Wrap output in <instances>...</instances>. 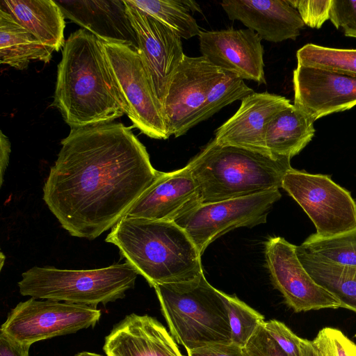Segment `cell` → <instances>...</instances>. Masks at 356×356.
<instances>
[{"label": "cell", "mask_w": 356, "mask_h": 356, "mask_svg": "<svg viewBox=\"0 0 356 356\" xmlns=\"http://www.w3.org/2000/svg\"><path fill=\"white\" fill-rule=\"evenodd\" d=\"M43 186V200L72 236L92 240L112 228L159 171L130 127L71 129Z\"/></svg>", "instance_id": "obj_1"}, {"label": "cell", "mask_w": 356, "mask_h": 356, "mask_svg": "<svg viewBox=\"0 0 356 356\" xmlns=\"http://www.w3.org/2000/svg\"><path fill=\"white\" fill-rule=\"evenodd\" d=\"M53 104L71 129L113 122L126 114L103 42L86 29L65 41Z\"/></svg>", "instance_id": "obj_2"}, {"label": "cell", "mask_w": 356, "mask_h": 356, "mask_svg": "<svg viewBox=\"0 0 356 356\" xmlns=\"http://www.w3.org/2000/svg\"><path fill=\"white\" fill-rule=\"evenodd\" d=\"M121 254L149 283H179L204 273L201 255L174 221L123 216L107 235Z\"/></svg>", "instance_id": "obj_3"}, {"label": "cell", "mask_w": 356, "mask_h": 356, "mask_svg": "<svg viewBox=\"0 0 356 356\" xmlns=\"http://www.w3.org/2000/svg\"><path fill=\"white\" fill-rule=\"evenodd\" d=\"M290 161L212 139L188 164L201 203H211L280 189Z\"/></svg>", "instance_id": "obj_4"}, {"label": "cell", "mask_w": 356, "mask_h": 356, "mask_svg": "<svg viewBox=\"0 0 356 356\" xmlns=\"http://www.w3.org/2000/svg\"><path fill=\"white\" fill-rule=\"evenodd\" d=\"M154 288L171 335L187 351L232 343L222 291L209 283L204 273L191 281Z\"/></svg>", "instance_id": "obj_5"}, {"label": "cell", "mask_w": 356, "mask_h": 356, "mask_svg": "<svg viewBox=\"0 0 356 356\" xmlns=\"http://www.w3.org/2000/svg\"><path fill=\"white\" fill-rule=\"evenodd\" d=\"M138 275L127 261L91 270L33 266L22 274L18 287L24 296L96 307L123 298Z\"/></svg>", "instance_id": "obj_6"}, {"label": "cell", "mask_w": 356, "mask_h": 356, "mask_svg": "<svg viewBox=\"0 0 356 356\" xmlns=\"http://www.w3.org/2000/svg\"><path fill=\"white\" fill-rule=\"evenodd\" d=\"M110 69L134 127L154 139H168L162 104L139 53L120 43L103 42Z\"/></svg>", "instance_id": "obj_7"}, {"label": "cell", "mask_w": 356, "mask_h": 356, "mask_svg": "<svg viewBox=\"0 0 356 356\" xmlns=\"http://www.w3.org/2000/svg\"><path fill=\"white\" fill-rule=\"evenodd\" d=\"M282 188L307 214L317 235L330 237L356 228V202L330 175L291 168L284 176Z\"/></svg>", "instance_id": "obj_8"}, {"label": "cell", "mask_w": 356, "mask_h": 356, "mask_svg": "<svg viewBox=\"0 0 356 356\" xmlns=\"http://www.w3.org/2000/svg\"><path fill=\"white\" fill-rule=\"evenodd\" d=\"M279 189L216 202L200 203L175 220L202 255L209 244L238 227L266 222L273 205L281 198Z\"/></svg>", "instance_id": "obj_9"}, {"label": "cell", "mask_w": 356, "mask_h": 356, "mask_svg": "<svg viewBox=\"0 0 356 356\" xmlns=\"http://www.w3.org/2000/svg\"><path fill=\"white\" fill-rule=\"evenodd\" d=\"M100 317L101 311L96 307L31 298L10 312L0 330L31 346L39 341L93 327Z\"/></svg>", "instance_id": "obj_10"}, {"label": "cell", "mask_w": 356, "mask_h": 356, "mask_svg": "<svg viewBox=\"0 0 356 356\" xmlns=\"http://www.w3.org/2000/svg\"><path fill=\"white\" fill-rule=\"evenodd\" d=\"M224 73L202 56H184L161 101L170 136H181L200 123L207 95Z\"/></svg>", "instance_id": "obj_11"}, {"label": "cell", "mask_w": 356, "mask_h": 356, "mask_svg": "<svg viewBox=\"0 0 356 356\" xmlns=\"http://www.w3.org/2000/svg\"><path fill=\"white\" fill-rule=\"evenodd\" d=\"M294 245L284 238H269L265 243L267 268L275 287L295 312L338 309L339 301L318 284L300 261Z\"/></svg>", "instance_id": "obj_12"}, {"label": "cell", "mask_w": 356, "mask_h": 356, "mask_svg": "<svg viewBox=\"0 0 356 356\" xmlns=\"http://www.w3.org/2000/svg\"><path fill=\"white\" fill-rule=\"evenodd\" d=\"M124 1L136 35L138 52L161 102L175 70L185 56L181 38L129 0Z\"/></svg>", "instance_id": "obj_13"}, {"label": "cell", "mask_w": 356, "mask_h": 356, "mask_svg": "<svg viewBox=\"0 0 356 356\" xmlns=\"http://www.w3.org/2000/svg\"><path fill=\"white\" fill-rule=\"evenodd\" d=\"M293 84V105L314 121L356 106V77L298 65Z\"/></svg>", "instance_id": "obj_14"}, {"label": "cell", "mask_w": 356, "mask_h": 356, "mask_svg": "<svg viewBox=\"0 0 356 356\" xmlns=\"http://www.w3.org/2000/svg\"><path fill=\"white\" fill-rule=\"evenodd\" d=\"M202 56L215 66L243 79L266 83L261 38L249 29L200 31Z\"/></svg>", "instance_id": "obj_15"}, {"label": "cell", "mask_w": 356, "mask_h": 356, "mask_svg": "<svg viewBox=\"0 0 356 356\" xmlns=\"http://www.w3.org/2000/svg\"><path fill=\"white\" fill-rule=\"evenodd\" d=\"M200 203L198 185L187 164L172 172L159 171L153 183L136 200L124 216L175 221Z\"/></svg>", "instance_id": "obj_16"}, {"label": "cell", "mask_w": 356, "mask_h": 356, "mask_svg": "<svg viewBox=\"0 0 356 356\" xmlns=\"http://www.w3.org/2000/svg\"><path fill=\"white\" fill-rule=\"evenodd\" d=\"M290 104L284 97L254 92L242 99L236 112L216 130L213 140L220 145L270 154L266 146L268 124Z\"/></svg>", "instance_id": "obj_17"}, {"label": "cell", "mask_w": 356, "mask_h": 356, "mask_svg": "<svg viewBox=\"0 0 356 356\" xmlns=\"http://www.w3.org/2000/svg\"><path fill=\"white\" fill-rule=\"evenodd\" d=\"M220 5L229 19L240 21L268 42L296 40L305 26L288 0H224Z\"/></svg>", "instance_id": "obj_18"}, {"label": "cell", "mask_w": 356, "mask_h": 356, "mask_svg": "<svg viewBox=\"0 0 356 356\" xmlns=\"http://www.w3.org/2000/svg\"><path fill=\"white\" fill-rule=\"evenodd\" d=\"M106 356H183L175 339L156 319L131 314L106 337Z\"/></svg>", "instance_id": "obj_19"}, {"label": "cell", "mask_w": 356, "mask_h": 356, "mask_svg": "<svg viewBox=\"0 0 356 356\" xmlns=\"http://www.w3.org/2000/svg\"><path fill=\"white\" fill-rule=\"evenodd\" d=\"M65 17L104 42L127 44L138 51L136 33L124 0H58Z\"/></svg>", "instance_id": "obj_20"}, {"label": "cell", "mask_w": 356, "mask_h": 356, "mask_svg": "<svg viewBox=\"0 0 356 356\" xmlns=\"http://www.w3.org/2000/svg\"><path fill=\"white\" fill-rule=\"evenodd\" d=\"M0 9L13 15L44 45L58 51L65 45V16L53 0H1Z\"/></svg>", "instance_id": "obj_21"}, {"label": "cell", "mask_w": 356, "mask_h": 356, "mask_svg": "<svg viewBox=\"0 0 356 356\" xmlns=\"http://www.w3.org/2000/svg\"><path fill=\"white\" fill-rule=\"evenodd\" d=\"M314 120L293 104L279 112L268 123L266 146L273 155L291 159L312 140Z\"/></svg>", "instance_id": "obj_22"}, {"label": "cell", "mask_w": 356, "mask_h": 356, "mask_svg": "<svg viewBox=\"0 0 356 356\" xmlns=\"http://www.w3.org/2000/svg\"><path fill=\"white\" fill-rule=\"evenodd\" d=\"M54 51L44 45L8 12L0 9V62L25 70L31 60L49 63Z\"/></svg>", "instance_id": "obj_23"}, {"label": "cell", "mask_w": 356, "mask_h": 356, "mask_svg": "<svg viewBox=\"0 0 356 356\" xmlns=\"http://www.w3.org/2000/svg\"><path fill=\"white\" fill-rule=\"evenodd\" d=\"M296 254L312 278L331 293L341 307L356 313V266L324 263Z\"/></svg>", "instance_id": "obj_24"}, {"label": "cell", "mask_w": 356, "mask_h": 356, "mask_svg": "<svg viewBox=\"0 0 356 356\" xmlns=\"http://www.w3.org/2000/svg\"><path fill=\"white\" fill-rule=\"evenodd\" d=\"M296 252L316 261L339 266H356V228L333 236H309Z\"/></svg>", "instance_id": "obj_25"}, {"label": "cell", "mask_w": 356, "mask_h": 356, "mask_svg": "<svg viewBox=\"0 0 356 356\" xmlns=\"http://www.w3.org/2000/svg\"><path fill=\"white\" fill-rule=\"evenodd\" d=\"M129 1L152 16L184 39L199 36L200 28L190 10L181 1L129 0Z\"/></svg>", "instance_id": "obj_26"}, {"label": "cell", "mask_w": 356, "mask_h": 356, "mask_svg": "<svg viewBox=\"0 0 356 356\" xmlns=\"http://www.w3.org/2000/svg\"><path fill=\"white\" fill-rule=\"evenodd\" d=\"M298 65L318 67L356 77V49L307 44L296 53Z\"/></svg>", "instance_id": "obj_27"}, {"label": "cell", "mask_w": 356, "mask_h": 356, "mask_svg": "<svg viewBox=\"0 0 356 356\" xmlns=\"http://www.w3.org/2000/svg\"><path fill=\"white\" fill-rule=\"evenodd\" d=\"M222 296L227 309L231 342L243 348L265 322L264 316L235 296L222 291Z\"/></svg>", "instance_id": "obj_28"}, {"label": "cell", "mask_w": 356, "mask_h": 356, "mask_svg": "<svg viewBox=\"0 0 356 356\" xmlns=\"http://www.w3.org/2000/svg\"><path fill=\"white\" fill-rule=\"evenodd\" d=\"M253 92L242 78L225 70L222 76L213 85L207 95L200 122L211 118L225 106L236 100H242Z\"/></svg>", "instance_id": "obj_29"}, {"label": "cell", "mask_w": 356, "mask_h": 356, "mask_svg": "<svg viewBox=\"0 0 356 356\" xmlns=\"http://www.w3.org/2000/svg\"><path fill=\"white\" fill-rule=\"evenodd\" d=\"M312 343L320 356H356V343L334 327L322 328Z\"/></svg>", "instance_id": "obj_30"}, {"label": "cell", "mask_w": 356, "mask_h": 356, "mask_svg": "<svg viewBox=\"0 0 356 356\" xmlns=\"http://www.w3.org/2000/svg\"><path fill=\"white\" fill-rule=\"evenodd\" d=\"M300 15L304 24L320 29L330 19L332 0H288Z\"/></svg>", "instance_id": "obj_31"}, {"label": "cell", "mask_w": 356, "mask_h": 356, "mask_svg": "<svg viewBox=\"0 0 356 356\" xmlns=\"http://www.w3.org/2000/svg\"><path fill=\"white\" fill-rule=\"evenodd\" d=\"M263 326L286 354L289 356H302L303 339L298 337L284 323L273 319L265 321Z\"/></svg>", "instance_id": "obj_32"}, {"label": "cell", "mask_w": 356, "mask_h": 356, "mask_svg": "<svg viewBox=\"0 0 356 356\" xmlns=\"http://www.w3.org/2000/svg\"><path fill=\"white\" fill-rule=\"evenodd\" d=\"M330 20L345 35L356 38V0H332Z\"/></svg>", "instance_id": "obj_33"}, {"label": "cell", "mask_w": 356, "mask_h": 356, "mask_svg": "<svg viewBox=\"0 0 356 356\" xmlns=\"http://www.w3.org/2000/svg\"><path fill=\"white\" fill-rule=\"evenodd\" d=\"M245 356H289L268 334L263 325L243 348Z\"/></svg>", "instance_id": "obj_34"}, {"label": "cell", "mask_w": 356, "mask_h": 356, "mask_svg": "<svg viewBox=\"0 0 356 356\" xmlns=\"http://www.w3.org/2000/svg\"><path fill=\"white\" fill-rule=\"evenodd\" d=\"M187 352L188 356H245L243 348L232 343L211 344Z\"/></svg>", "instance_id": "obj_35"}, {"label": "cell", "mask_w": 356, "mask_h": 356, "mask_svg": "<svg viewBox=\"0 0 356 356\" xmlns=\"http://www.w3.org/2000/svg\"><path fill=\"white\" fill-rule=\"evenodd\" d=\"M29 348L0 330V356H29Z\"/></svg>", "instance_id": "obj_36"}, {"label": "cell", "mask_w": 356, "mask_h": 356, "mask_svg": "<svg viewBox=\"0 0 356 356\" xmlns=\"http://www.w3.org/2000/svg\"><path fill=\"white\" fill-rule=\"evenodd\" d=\"M11 152V145L8 138L1 131L0 136V182L1 186L3 181L4 173L6 170L9 156Z\"/></svg>", "instance_id": "obj_37"}, {"label": "cell", "mask_w": 356, "mask_h": 356, "mask_svg": "<svg viewBox=\"0 0 356 356\" xmlns=\"http://www.w3.org/2000/svg\"><path fill=\"white\" fill-rule=\"evenodd\" d=\"M302 356H320L313 346L312 341L303 339L302 343Z\"/></svg>", "instance_id": "obj_38"}, {"label": "cell", "mask_w": 356, "mask_h": 356, "mask_svg": "<svg viewBox=\"0 0 356 356\" xmlns=\"http://www.w3.org/2000/svg\"><path fill=\"white\" fill-rule=\"evenodd\" d=\"M181 3L191 11H198L201 13L199 5L193 1H181Z\"/></svg>", "instance_id": "obj_39"}, {"label": "cell", "mask_w": 356, "mask_h": 356, "mask_svg": "<svg viewBox=\"0 0 356 356\" xmlns=\"http://www.w3.org/2000/svg\"><path fill=\"white\" fill-rule=\"evenodd\" d=\"M75 356H102V355L97 354V353H94L84 351V352H81V353H77L76 355H75Z\"/></svg>", "instance_id": "obj_40"}]
</instances>
